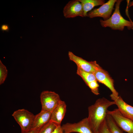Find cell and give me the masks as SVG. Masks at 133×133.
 Wrapping results in <instances>:
<instances>
[{
    "label": "cell",
    "mask_w": 133,
    "mask_h": 133,
    "mask_svg": "<svg viewBox=\"0 0 133 133\" xmlns=\"http://www.w3.org/2000/svg\"><path fill=\"white\" fill-rule=\"evenodd\" d=\"M115 104L114 101L102 98L98 99L94 104L88 107L87 118L94 133H98L101 125L106 119L108 109Z\"/></svg>",
    "instance_id": "obj_1"
},
{
    "label": "cell",
    "mask_w": 133,
    "mask_h": 133,
    "mask_svg": "<svg viewBox=\"0 0 133 133\" xmlns=\"http://www.w3.org/2000/svg\"><path fill=\"white\" fill-rule=\"evenodd\" d=\"M121 0H117L114 12L111 17L106 20H100V24L103 27H109L113 30L123 31L127 27L128 29L133 30V23L125 19L121 16L119 7Z\"/></svg>",
    "instance_id": "obj_2"
},
{
    "label": "cell",
    "mask_w": 133,
    "mask_h": 133,
    "mask_svg": "<svg viewBox=\"0 0 133 133\" xmlns=\"http://www.w3.org/2000/svg\"><path fill=\"white\" fill-rule=\"evenodd\" d=\"M20 126L21 133H25L32 129L35 115L27 110L19 109L12 115Z\"/></svg>",
    "instance_id": "obj_3"
},
{
    "label": "cell",
    "mask_w": 133,
    "mask_h": 133,
    "mask_svg": "<svg viewBox=\"0 0 133 133\" xmlns=\"http://www.w3.org/2000/svg\"><path fill=\"white\" fill-rule=\"evenodd\" d=\"M42 110L53 111L61 100L59 95L54 92L45 91L40 95Z\"/></svg>",
    "instance_id": "obj_4"
},
{
    "label": "cell",
    "mask_w": 133,
    "mask_h": 133,
    "mask_svg": "<svg viewBox=\"0 0 133 133\" xmlns=\"http://www.w3.org/2000/svg\"><path fill=\"white\" fill-rule=\"evenodd\" d=\"M107 114L112 118L120 129L127 133H133V121L124 116L118 108L108 110Z\"/></svg>",
    "instance_id": "obj_5"
},
{
    "label": "cell",
    "mask_w": 133,
    "mask_h": 133,
    "mask_svg": "<svg viewBox=\"0 0 133 133\" xmlns=\"http://www.w3.org/2000/svg\"><path fill=\"white\" fill-rule=\"evenodd\" d=\"M117 0H109L100 7L92 10L88 12L87 16L92 18L96 17H102L104 20L108 19L111 17L114 7Z\"/></svg>",
    "instance_id": "obj_6"
},
{
    "label": "cell",
    "mask_w": 133,
    "mask_h": 133,
    "mask_svg": "<svg viewBox=\"0 0 133 133\" xmlns=\"http://www.w3.org/2000/svg\"><path fill=\"white\" fill-rule=\"evenodd\" d=\"M61 127L65 133H94L87 117L77 123H66L63 125Z\"/></svg>",
    "instance_id": "obj_7"
},
{
    "label": "cell",
    "mask_w": 133,
    "mask_h": 133,
    "mask_svg": "<svg viewBox=\"0 0 133 133\" xmlns=\"http://www.w3.org/2000/svg\"><path fill=\"white\" fill-rule=\"evenodd\" d=\"M97 81L101 83L108 88L112 92V94L118 97V93L115 89L113 80L110 77L108 73L103 69L98 64L94 73Z\"/></svg>",
    "instance_id": "obj_8"
},
{
    "label": "cell",
    "mask_w": 133,
    "mask_h": 133,
    "mask_svg": "<svg viewBox=\"0 0 133 133\" xmlns=\"http://www.w3.org/2000/svg\"><path fill=\"white\" fill-rule=\"evenodd\" d=\"M63 12L64 17L66 18L77 16L84 17L83 5L79 0L69 1L64 7Z\"/></svg>",
    "instance_id": "obj_9"
},
{
    "label": "cell",
    "mask_w": 133,
    "mask_h": 133,
    "mask_svg": "<svg viewBox=\"0 0 133 133\" xmlns=\"http://www.w3.org/2000/svg\"><path fill=\"white\" fill-rule=\"evenodd\" d=\"M69 59L74 62L79 67L87 72L94 74L98 65L96 61L88 62L69 51L68 54Z\"/></svg>",
    "instance_id": "obj_10"
},
{
    "label": "cell",
    "mask_w": 133,
    "mask_h": 133,
    "mask_svg": "<svg viewBox=\"0 0 133 133\" xmlns=\"http://www.w3.org/2000/svg\"><path fill=\"white\" fill-rule=\"evenodd\" d=\"M110 96L111 99L115 101V104L121 114L133 121V107L126 103L120 96L116 97L112 94Z\"/></svg>",
    "instance_id": "obj_11"
},
{
    "label": "cell",
    "mask_w": 133,
    "mask_h": 133,
    "mask_svg": "<svg viewBox=\"0 0 133 133\" xmlns=\"http://www.w3.org/2000/svg\"><path fill=\"white\" fill-rule=\"evenodd\" d=\"M66 110V105L65 102L61 100L51 112L50 121L58 126L61 125Z\"/></svg>",
    "instance_id": "obj_12"
},
{
    "label": "cell",
    "mask_w": 133,
    "mask_h": 133,
    "mask_svg": "<svg viewBox=\"0 0 133 133\" xmlns=\"http://www.w3.org/2000/svg\"><path fill=\"white\" fill-rule=\"evenodd\" d=\"M51 115V112L41 110L35 115L32 129H40L50 120Z\"/></svg>",
    "instance_id": "obj_13"
},
{
    "label": "cell",
    "mask_w": 133,
    "mask_h": 133,
    "mask_svg": "<svg viewBox=\"0 0 133 133\" xmlns=\"http://www.w3.org/2000/svg\"><path fill=\"white\" fill-rule=\"evenodd\" d=\"M82 4L84 17H86L87 13L90 11L95 7L102 5L105 3L104 0H79Z\"/></svg>",
    "instance_id": "obj_14"
},
{
    "label": "cell",
    "mask_w": 133,
    "mask_h": 133,
    "mask_svg": "<svg viewBox=\"0 0 133 133\" xmlns=\"http://www.w3.org/2000/svg\"><path fill=\"white\" fill-rule=\"evenodd\" d=\"M76 73L82 78L86 85L90 82L97 80L94 74L86 72L78 67Z\"/></svg>",
    "instance_id": "obj_15"
},
{
    "label": "cell",
    "mask_w": 133,
    "mask_h": 133,
    "mask_svg": "<svg viewBox=\"0 0 133 133\" xmlns=\"http://www.w3.org/2000/svg\"><path fill=\"white\" fill-rule=\"evenodd\" d=\"M106 120L108 125L111 133H123L112 118L107 114Z\"/></svg>",
    "instance_id": "obj_16"
},
{
    "label": "cell",
    "mask_w": 133,
    "mask_h": 133,
    "mask_svg": "<svg viewBox=\"0 0 133 133\" xmlns=\"http://www.w3.org/2000/svg\"><path fill=\"white\" fill-rule=\"evenodd\" d=\"M58 126L50 120L40 129L38 133H51Z\"/></svg>",
    "instance_id": "obj_17"
},
{
    "label": "cell",
    "mask_w": 133,
    "mask_h": 133,
    "mask_svg": "<svg viewBox=\"0 0 133 133\" xmlns=\"http://www.w3.org/2000/svg\"><path fill=\"white\" fill-rule=\"evenodd\" d=\"M7 75V70L6 66L0 60V84L3 83Z\"/></svg>",
    "instance_id": "obj_18"
},
{
    "label": "cell",
    "mask_w": 133,
    "mask_h": 133,
    "mask_svg": "<svg viewBox=\"0 0 133 133\" xmlns=\"http://www.w3.org/2000/svg\"><path fill=\"white\" fill-rule=\"evenodd\" d=\"M87 85L90 88L91 92L94 94L96 95L99 94V85L97 80L90 82Z\"/></svg>",
    "instance_id": "obj_19"
},
{
    "label": "cell",
    "mask_w": 133,
    "mask_h": 133,
    "mask_svg": "<svg viewBox=\"0 0 133 133\" xmlns=\"http://www.w3.org/2000/svg\"><path fill=\"white\" fill-rule=\"evenodd\" d=\"M98 133H111L108 125L106 119L101 125Z\"/></svg>",
    "instance_id": "obj_20"
},
{
    "label": "cell",
    "mask_w": 133,
    "mask_h": 133,
    "mask_svg": "<svg viewBox=\"0 0 133 133\" xmlns=\"http://www.w3.org/2000/svg\"><path fill=\"white\" fill-rule=\"evenodd\" d=\"M51 133H65L61 125L58 126Z\"/></svg>",
    "instance_id": "obj_21"
},
{
    "label": "cell",
    "mask_w": 133,
    "mask_h": 133,
    "mask_svg": "<svg viewBox=\"0 0 133 133\" xmlns=\"http://www.w3.org/2000/svg\"><path fill=\"white\" fill-rule=\"evenodd\" d=\"M40 129H32L25 133H38Z\"/></svg>",
    "instance_id": "obj_22"
},
{
    "label": "cell",
    "mask_w": 133,
    "mask_h": 133,
    "mask_svg": "<svg viewBox=\"0 0 133 133\" xmlns=\"http://www.w3.org/2000/svg\"><path fill=\"white\" fill-rule=\"evenodd\" d=\"M8 27L7 25H3L2 27V29L3 30H7L8 29Z\"/></svg>",
    "instance_id": "obj_23"
}]
</instances>
